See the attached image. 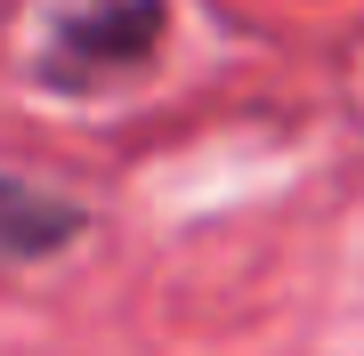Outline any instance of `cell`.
I'll list each match as a JSON object with an SVG mask.
<instances>
[{
  "label": "cell",
  "mask_w": 364,
  "mask_h": 356,
  "mask_svg": "<svg viewBox=\"0 0 364 356\" xmlns=\"http://www.w3.org/2000/svg\"><path fill=\"white\" fill-rule=\"evenodd\" d=\"M170 0H49L33 41V73L57 97H105L162 57Z\"/></svg>",
  "instance_id": "1"
},
{
  "label": "cell",
  "mask_w": 364,
  "mask_h": 356,
  "mask_svg": "<svg viewBox=\"0 0 364 356\" xmlns=\"http://www.w3.org/2000/svg\"><path fill=\"white\" fill-rule=\"evenodd\" d=\"M81 227H90V211L65 186H49L33 171H0V276L57 259L65 243H81Z\"/></svg>",
  "instance_id": "2"
}]
</instances>
